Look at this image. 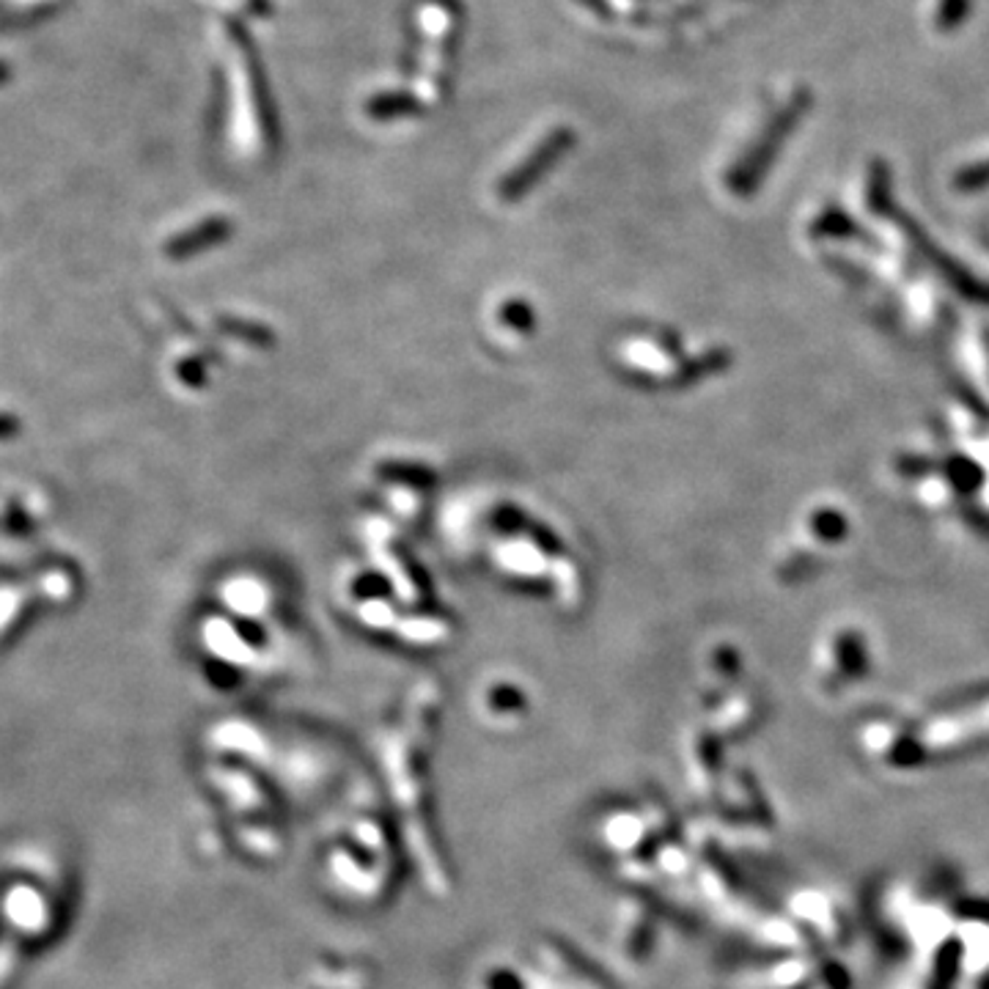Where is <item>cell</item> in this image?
Here are the masks:
<instances>
[{
	"label": "cell",
	"mask_w": 989,
	"mask_h": 989,
	"mask_svg": "<svg viewBox=\"0 0 989 989\" xmlns=\"http://www.w3.org/2000/svg\"><path fill=\"white\" fill-rule=\"evenodd\" d=\"M569 143H575V136H572L566 127L550 130L548 136L533 146V152L506 176L504 185H501V198H504V201H515L517 196H522V192L542 176V170L548 168V165H553L555 160L566 152Z\"/></svg>",
	"instance_id": "1"
},
{
	"label": "cell",
	"mask_w": 989,
	"mask_h": 989,
	"mask_svg": "<svg viewBox=\"0 0 989 989\" xmlns=\"http://www.w3.org/2000/svg\"><path fill=\"white\" fill-rule=\"evenodd\" d=\"M20 613H25V597L17 586H0V638L17 629Z\"/></svg>",
	"instance_id": "2"
},
{
	"label": "cell",
	"mask_w": 989,
	"mask_h": 989,
	"mask_svg": "<svg viewBox=\"0 0 989 989\" xmlns=\"http://www.w3.org/2000/svg\"><path fill=\"white\" fill-rule=\"evenodd\" d=\"M366 110L374 119H393V116L410 114V110H413V103L402 94H379L368 99Z\"/></svg>",
	"instance_id": "3"
}]
</instances>
